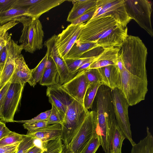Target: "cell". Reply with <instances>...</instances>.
Segmentation results:
<instances>
[{"label":"cell","instance_id":"6da1fadb","mask_svg":"<svg viewBox=\"0 0 153 153\" xmlns=\"http://www.w3.org/2000/svg\"><path fill=\"white\" fill-rule=\"evenodd\" d=\"M128 34L124 27L111 16L91 19L84 23L76 41L94 42L103 48H120Z\"/></svg>","mask_w":153,"mask_h":153},{"label":"cell","instance_id":"7a4b0ae2","mask_svg":"<svg viewBox=\"0 0 153 153\" xmlns=\"http://www.w3.org/2000/svg\"><path fill=\"white\" fill-rule=\"evenodd\" d=\"M147 49L138 36L128 35L119 53L124 68L130 73L148 81L146 63Z\"/></svg>","mask_w":153,"mask_h":153},{"label":"cell","instance_id":"3957f363","mask_svg":"<svg viewBox=\"0 0 153 153\" xmlns=\"http://www.w3.org/2000/svg\"><path fill=\"white\" fill-rule=\"evenodd\" d=\"M94 100L96 132L99 136L101 146L104 152L108 151L111 147L113 132L107 126L105 118L114 109L111 90L107 86L101 85L99 88Z\"/></svg>","mask_w":153,"mask_h":153},{"label":"cell","instance_id":"277c9868","mask_svg":"<svg viewBox=\"0 0 153 153\" xmlns=\"http://www.w3.org/2000/svg\"><path fill=\"white\" fill-rule=\"evenodd\" d=\"M88 111L83 104L75 99L67 107L64 120L61 124L63 153H65L67 150Z\"/></svg>","mask_w":153,"mask_h":153},{"label":"cell","instance_id":"5b68a950","mask_svg":"<svg viewBox=\"0 0 153 153\" xmlns=\"http://www.w3.org/2000/svg\"><path fill=\"white\" fill-rule=\"evenodd\" d=\"M15 21L21 23L23 25L19 42L22 45L23 50L33 53L36 50L42 49L44 33L39 19L22 16Z\"/></svg>","mask_w":153,"mask_h":153},{"label":"cell","instance_id":"8992f818","mask_svg":"<svg viewBox=\"0 0 153 153\" xmlns=\"http://www.w3.org/2000/svg\"><path fill=\"white\" fill-rule=\"evenodd\" d=\"M120 72L121 82L119 89L129 106L144 100L148 91V81L130 73L123 67Z\"/></svg>","mask_w":153,"mask_h":153},{"label":"cell","instance_id":"52a82bcc","mask_svg":"<svg viewBox=\"0 0 153 153\" xmlns=\"http://www.w3.org/2000/svg\"><path fill=\"white\" fill-rule=\"evenodd\" d=\"M127 13L151 37L153 30L151 21V3L147 0H124Z\"/></svg>","mask_w":153,"mask_h":153},{"label":"cell","instance_id":"ba28073f","mask_svg":"<svg viewBox=\"0 0 153 153\" xmlns=\"http://www.w3.org/2000/svg\"><path fill=\"white\" fill-rule=\"evenodd\" d=\"M111 96L117 124L126 138L133 146L136 143L132 139L128 116L129 105L119 89L116 88L112 89Z\"/></svg>","mask_w":153,"mask_h":153},{"label":"cell","instance_id":"9c48e42d","mask_svg":"<svg viewBox=\"0 0 153 153\" xmlns=\"http://www.w3.org/2000/svg\"><path fill=\"white\" fill-rule=\"evenodd\" d=\"M95 112L88 111L65 153H81L96 132Z\"/></svg>","mask_w":153,"mask_h":153},{"label":"cell","instance_id":"30bf717a","mask_svg":"<svg viewBox=\"0 0 153 153\" xmlns=\"http://www.w3.org/2000/svg\"><path fill=\"white\" fill-rule=\"evenodd\" d=\"M108 16L124 27L131 20L126 12L124 0H97V7L91 19Z\"/></svg>","mask_w":153,"mask_h":153},{"label":"cell","instance_id":"8fae6325","mask_svg":"<svg viewBox=\"0 0 153 153\" xmlns=\"http://www.w3.org/2000/svg\"><path fill=\"white\" fill-rule=\"evenodd\" d=\"M25 84L10 83L0 114V119L4 123L14 122V115L20 102Z\"/></svg>","mask_w":153,"mask_h":153},{"label":"cell","instance_id":"7c38bea8","mask_svg":"<svg viewBox=\"0 0 153 153\" xmlns=\"http://www.w3.org/2000/svg\"><path fill=\"white\" fill-rule=\"evenodd\" d=\"M65 1V0H16L12 7L27 8L26 16L39 19L42 14Z\"/></svg>","mask_w":153,"mask_h":153},{"label":"cell","instance_id":"4fadbf2b","mask_svg":"<svg viewBox=\"0 0 153 153\" xmlns=\"http://www.w3.org/2000/svg\"><path fill=\"white\" fill-rule=\"evenodd\" d=\"M57 35H53L45 42L48 56L51 58L55 63L57 71L59 84L62 85L74 77L75 75L69 72L65 59L60 55L56 45Z\"/></svg>","mask_w":153,"mask_h":153},{"label":"cell","instance_id":"5bb4252c","mask_svg":"<svg viewBox=\"0 0 153 153\" xmlns=\"http://www.w3.org/2000/svg\"><path fill=\"white\" fill-rule=\"evenodd\" d=\"M84 24L71 23L57 35L56 45L60 55L64 59L79 37Z\"/></svg>","mask_w":153,"mask_h":153},{"label":"cell","instance_id":"9a60e30c","mask_svg":"<svg viewBox=\"0 0 153 153\" xmlns=\"http://www.w3.org/2000/svg\"><path fill=\"white\" fill-rule=\"evenodd\" d=\"M23 50L22 44L18 45L12 39L10 40L8 44L6 59L0 74V91L10 79L14 70L16 59Z\"/></svg>","mask_w":153,"mask_h":153},{"label":"cell","instance_id":"2e32d148","mask_svg":"<svg viewBox=\"0 0 153 153\" xmlns=\"http://www.w3.org/2000/svg\"><path fill=\"white\" fill-rule=\"evenodd\" d=\"M61 86L75 100L83 104L84 96L88 87L85 70L78 72L73 78Z\"/></svg>","mask_w":153,"mask_h":153},{"label":"cell","instance_id":"e0dca14e","mask_svg":"<svg viewBox=\"0 0 153 153\" xmlns=\"http://www.w3.org/2000/svg\"><path fill=\"white\" fill-rule=\"evenodd\" d=\"M101 82L111 89H119L121 85L120 72L116 65H111L97 69Z\"/></svg>","mask_w":153,"mask_h":153},{"label":"cell","instance_id":"ac0fdd59","mask_svg":"<svg viewBox=\"0 0 153 153\" xmlns=\"http://www.w3.org/2000/svg\"><path fill=\"white\" fill-rule=\"evenodd\" d=\"M120 48L110 47L104 48L90 65L88 69H98L111 65H116Z\"/></svg>","mask_w":153,"mask_h":153},{"label":"cell","instance_id":"d6986e66","mask_svg":"<svg viewBox=\"0 0 153 153\" xmlns=\"http://www.w3.org/2000/svg\"><path fill=\"white\" fill-rule=\"evenodd\" d=\"M62 126L60 124L48 125L45 127L27 131V135L42 142H48L61 136Z\"/></svg>","mask_w":153,"mask_h":153},{"label":"cell","instance_id":"ffe728a7","mask_svg":"<svg viewBox=\"0 0 153 153\" xmlns=\"http://www.w3.org/2000/svg\"><path fill=\"white\" fill-rule=\"evenodd\" d=\"M31 78V71L21 54L17 57L13 75L10 80L11 83L25 84L28 83Z\"/></svg>","mask_w":153,"mask_h":153},{"label":"cell","instance_id":"44dd1931","mask_svg":"<svg viewBox=\"0 0 153 153\" xmlns=\"http://www.w3.org/2000/svg\"><path fill=\"white\" fill-rule=\"evenodd\" d=\"M69 1H72L73 6L69 12L67 21L71 23L97 6V0H78Z\"/></svg>","mask_w":153,"mask_h":153},{"label":"cell","instance_id":"7402d4cb","mask_svg":"<svg viewBox=\"0 0 153 153\" xmlns=\"http://www.w3.org/2000/svg\"><path fill=\"white\" fill-rule=\"evenodd\" d=\"M46 94L47 96L51 95L54 96L67 108L75 99L58 83L48 86Z\"/></svg>","mask_w":153,"mask_h":153},{"label":"cell","instance_id":"603a6c76","mask_svg":"<svg viewBox=\"0 0 153 153\" xmlns=\"http://www.w3.org/2000/svg\"><path fill=\"white\" fill-rule=\"evenodd\" d=\"M57 71L56 66L52 59L48 56L45 69L39 81L42 86H49L57 83L56 76Z\"/></svg>","mask_w":153,"mask_h":153},{"label":"cell","instance_id":"cb8c5ba5","mask_svg":"<svg viewBox=\"0 0 153 153\" xmlns=\"http://www.w3.org/2000/svg\"><path fill=\"white\" fill-rule=\"evenodd\" d=\"M98 47L100 46L96 43L94 42L76 41L67 54L66 59H76L80 58L85 53Z\"/></svg>","mask_w":153,"mask_h":153},{"label":"cell","instance_id":"d4e9b609","mask_svg":"<svg viewBox=\"0 0 153 153\" xmlns=\"http://www.w3.org/2000/svg\"><path fill=\"white\" fill-rule=\"evenodd\" d=\"M146 131V136L132 146L130 153H153V137L148 127Z\"/></svg>","mask_w":153,"mask_h":153},{"label":"cell","instance_id":"484cf974","mask_svg":"<svg viewBox=\"0 0 153 153\" xmlns=\"http://www.w3.org/2000/svg\"><path fill=\"white\" fill-rule=\"evenodd\" d=\"M27 8L12 7L0 13V25H2L22 16H26Z\"/></svg>","mask_w":153,"mask_h":153},{"label":"cell","instance_id":"4316f807","mask_svg":"<svg viewBox=\"0 0 153 153\" xmlns=\"http://www.w3.org/2000/svg\"><path fill=\"white\" fill-rule=\"evenodd\" d=\"M48 59V54L46 53L44 57L36 66L31 70V78L28 83L33 87L41 79L44 72Z\"/></svg>","mask_w":153,"mask_h":153},{"label":"cell","instance_id":"83f0119b","mask_svg":"<svg viewBox=\"0 0 153 153\" xmlns=\"http://www.w3.org/2000/svg\"><path fill=\"white\" fill-rule=\"evenodd\" d=\"M102 85V82H99L88 87L83 101V105L86 109L88 110L92 107L98 89Z\"/></svg>","mask_w":153,"mask_h":153},{"label":"cell","instance_id":"f1b7e54d","mask_svg":"<svg viewBox=\"0 0 153 153\" xmlns=\"http://www.w3.org/2000/svg\"><path fill=\"white\" fill-rule=\"evenodd\" d=\"M126 138L117 124L114 128L111 143V153H122L123 143Z\"/></svg>","mask_w":153,"mask_h":153},{"label":"cell","instance_id":"f546056e","mask_svg":"<svg viewBox=\"0 0 153 153\" xmlns=\"http://www.w3.org/2000/svg\"><path fill=\"white\" fill-rule=\"evenodd\" d=\"M97 56L76 59H66L65 60L70 73L76 75L77 74L76 71L78 68L85 63L93 62Z\"/></svg>","mask_w":153,"mask_h":153},{"label":"cell","instance_id":"4dcf8cb0","mask_svg":"<svg viewBox=\"0 0 153 153\" xmlns=\"http://www.w3.org/2000/svg\"><path fill=\"white\" fill-rule=\"evenodd\" d=\"M26 136V135L21 134L11 131L8 135L0 140V146L19 143Z\"/></svg>","mask_w":153,"mask_h":153},{"label":"cell","instance_id":"1f68e13d","mask_svg":"<svg viewBox=\"0 0 153 153\" xmlns=\"http://www.w3.org/2000/svg\"><path fill=\"white\" fill-rule=\"evenodd\" d=\"M100 146V138L96 132L81 153H95Z\"/></svg>","mask_w":153,"mask_h":153},{"label":"cell","instance_id":"d6a6232c","mask_svg":"<svg viewBox=\"0 0 153 153\" xmlns=\"http://www.w3.org/2000/svg\"><path fill=\"white\" fill-rule=\"evenodd\" d=\"M64 115L61 113L52 104L51 114L48 119L46 120L47 124H61L64 120Z\"/></svg>","mask_w":153,"mask_h":153},{"label":"cell","instance_id":"836d02e7","mask_svg":"<svg viewBox=\"0 0 153 153\" xmlns=\"http://www.w3.org/2000/svg\"><path fill=\"white\" fill-rule=\"evenodd\" d=\"M85 73L88 87L91 84L97 82H102L101 76L97 69H88L85 70Z\"/></svg>","mask_w":153,"mask_h":153},{"label":"cell","instance_id":"e575fe53","mask_svg":"<svg viewBox=\"0 0 153 153\" xmlns=\"http://www.w3.org/2000/svg\"><path fill=\"white\" fill-rule=\"evenodd\" d=\"M35 139L30 136H26L19 144L16 153H26L31 148L35 145Z\"/></svg>","mask_w":153,"mask_h":153},{"label":"cell","instance_id":"d590c367","mask_svg":"<svg viewBox=\"0 0 153 153\" xmlns=\"http://www.w3.org/2000/svg\"><path fill=\"white\" fill-rule=\"evenodd\" d=\"M51 109L40 114L36 117L30 120L20 121H14L19 123H31L47 120L50 115Z\"/></svg>","mask_w":153,"mask_h":153},{"label":"cell","instance_id":"8d00e7d4","mask_svg":"<svg viewBox=\"0 0 153 153\" xmlns=\"http://www.w3.org/2000/svg\"><path fill=\"white\" fill-rule=\"evenodd\" d=\"M97 7V6L89 10L73 21L71 23L74 25H76L84 23V22H87L89 20L93 17Z\"/></svg>","mask_w":153,"mask_h":153},{"label":"cell","instance_id":"74e56055","mask_svg":"<svg viewBox=\"0 0 153 153\" xmlns=\"http://www.w3.org/2000/svg\"><path fill=\"white\" fill-rule=\"evenodd\" d=\"M47 96L48 97L49 102L51 104L53 105L61 113L65 115L67 108L64 105L54 96L51 95Z\"/></svg>","mask_w":153,"mask_h":153},{"label":"cell","instance_id":"f35d334b","mask_svg":"<svg viewBox=\"0 0 153 153\" xmlns=\"http://www.w3.org/2000/svg\"><path fill=\"white\" fill-rule=\"evenodd\" d=\"M47 121L34 122L31 123H25L23 126L24 128L27 130L28 131H33L46 126Z\"/></svg>","mask_w":153,"mask_h":153},{"label":"cell","instance_id":"ab89813d","mask_svg":"<svg viewBox=\"0 0 153 153\" xmlns=\"http://www.w3.org/2000/svg\"><path fill=\"white\" fill-rule=\"evenodd\" d=\"M10 83L9 81L0 91V114L2 111Z\"/></svg>","mask_w":153,"mask_h":153},{"label":"cell","instance_id":"60d3db41","mask_svg":"<svg viewBox=\"0 0 153 153\" xmlns=\"http://www.w3.org/2000/svg\"><path fill=\"white\" fill-rule=\"evenodd\" d=\"M16 0H0V13L12 7Z\"/></svg>","mask_w":153,"mask_h":153},{"label":"cell","instance_id":"b9f144b4","mask_svg":"<svg viewBox=\"0 0 153 153\" xmlns=\"http://www.w3.org/2000/svg\"><path fill=\"white\" fill-rule=\"evenodd\" d=\"M11 39V34L8 32L0 36V51L9 44Z\"/></svg>","mask_w":153,"mask_h":153},{"label":"cell","instance_id":"7bdbcfd3","mask_svg":"<svg viewBox=\"0 0 153 153\" xmlns=\"http://www.w3.org/2000/svg\"><path fill=\"white\" fill-rule=\"evenodd\" d=\"M8 44L0 51V71H2L5 62L7 53Z\"/></svg>","mask_w":153,"mask_h":153},{"label":"cell","instance_id":"ee69618b","mask_svg":"<svg viewBox=\"0 0 153 153\" xmlns=\"http://www.w3.org/2000/svg\"><path fill=\"white\" fill-rule=\"evenodd\" d=\"M19 143L0 146V153H11L16 151Z\"/></svg>","mask_w":153,"mask_h":153},{"label":"cell","instance_id":"f6af8a7d","mask_svg":"<svg viewBox=\"0 0 153 153\" xmlns=\"http://www.w3.org/2000/svg\"><path fill=\"white\" fill-rule=\"evenodd\" d=\"M11 131L6 126H4L0 130V140L8 135Z\"/></svg>","mask_w":153,"mask_h":153},{"label":"cell","instance_id":"bcb514c9","mask_svg":"<svg viewBox=\"0 0 153 153\" xmlns=\"http://www.w3.org/2000/svg\"><path fill=\"white\" fill-rule=\"evenodd\" d=\"M43 150V149L35 145L30 149L26 153H40Z\"/></svg>","mask_w":153,"mask_h":153},{"label":"cell","instance_id":"7dc6e473","mask_svg":"<svg viewBox=\"0 0 153 153\" xmlns=\"http://www.w3.org/2000/svg\"><path fill=\"white\" fill-rule=\"evenodd\" d=\"M7 29L5 26L4 25H0V36L2 34L7 32Z\"/></svg>","mask_w":153,"mask_h":153},{"label":"cell","instance_id":"c3c4849f","mask_svg":"<svg viewBox=\"0 0 153 153\" xmlns=\"http://www.w3.org/2000/svg\"><path fill=\"white\" fill-rule=\"evenodd\" d=\"M5 126L6 125L5 123L0 120V130Z\"/></svg>","mask_w":153,"mask_h":153},{"label":"cell","instance_id":"681fc988","mask_svg":"<svg viewBox=\"0 0 153 153\" xmlns=\"http://www.w3.org/2000/svg\"><path fill=\"white\" fill-rule=\"evenodd\" d=\"M16 151H15V152H12L11 153H16Z\"/></svg>","mask_w":153,"mask_h":153},{"label":"cell","instance_id":"f907efd6","mask_svg":"<svg viewBox=\"0 0 153 153\" xmlns=\"http://www.w3.org/2000/svg\"><path fill=\"white\" fill-rule=\"evenodd\" d=\"M48 153H56L53 152H49Z\"/></svg>","mask_w":153,"mask_h":153},{"label":"cell","instance_id":"816d5d0a","mask_svg":"<svg viewBox=\"0 0 153 153\" xmlns=\"http://www.w3.org/2000/svg\"><path fill=\"white\" fill-rule=\"evenodd\" d=\"M43 151H44V150H43ZM43 152H41V153H42Z\"/></svg>","mask_w":153,"mask_h":153},{"label":"cell","instance_id":"f5cc1de1","mask_svg":"<svg viewBox=\"0 0 153 153\" xmlns=\"http://www.w3.org/2000/svg\"><path fill=\"white\" fill-rule=\"evenodd\" d=\"M0 73H1V72H0Z\"/></svg>","mask_w":153,"mask_h":153},{"label":"cell","instance_id":"db71d44e","mask_svg":"<svg viewBox=\"0 0 153 153\" xmlns=\"http://www.w3.org/2000/svg\"></svg>","mask_w":153,"mask_h":153}]
</instances>
